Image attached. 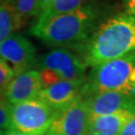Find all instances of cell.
<instances>
[{"mask_svg": "<svg viewBox=\"0 0 135 135\" xmlns=\"http://www.w3.org/2000/svg\"><path fill=\"white\" fill-rule=\"evenodd\" d=\"M104 91L123 92L135 96V50L92 67L82 86L80 97Z\"/></svg>", "mask_w": 135, "mask_h": 135, "instance_id": "obj_3", "label": "cell"}, {"mask_svg": "<svg viewBox=\"0 0 135 135\" xmlns=\"http://www.w3.org/2000/svg\"><path fill=\"white\" fill-rule=\"evenodd\" d=\"M91 116L105 115L119 111H129L135 114V96L117 91L94 93L81 98Z\"/></svg>", "mask_w": 135, "mask_h": 135, "instance_id": "obj_8", "label": "cell"}, {"mask_svg": "<svg viewBox=\"0 0 135 135\" xmlns=\"http://www.w3.org/2000/svg\"><path fill=\"white\" fill-rule=\"evenodd\" d=\"M82 60L95 67L135 50V16L115 15L99 25L81 47Z\"/></svg>", "mask_w": 135, "mask_h": 135, "instance_id": "obj_2", "label": "cell"}, {"mask_svg": "<svg viewBox=\"0 0 135 135\" xmlns=\"http://www.w3.org/2000/svg\"><path fill=\"white\" fill-rule=\"evenodd\" d=\"M85 80L86 78L77 81L61 80L51 86L42 88L37 98L43 101L52 110L60 113L80 97Z\"/></svg>", "mask_w": 135, "mask_h": 135, "instance_id": "obj_9", "label": "cell"}, {"mask_svg": "<svg viewBox=\"0 0 135 135\" xmlns=\"http://www.w3.org/2000/svg\"><path fill=\"white\" fill-rule=\"evenodd\" d=\"M4 135H33V134H28V133L20 132V131L14 130V129H10V130L5 131Z\"/></svg>", "mask_w": 135, "mask_h": 135, "instance_id": "obj_21", "label": "cell"}, {"mask_svg": "<svg viewBox=\"0 0 135 135\" xmlns=\"http://www.w3.org/2000/svg\"><path fill=\"white\" fill-rule=\"evenodd\" d=\"M86 135H107V134H102V133H96V132H89Z\"/></svg>", "mask_w": 135, "mask_h": 135, "instance_id": "obj_22", "label": "cell"}, {"mask_svg": "<svg viewBox=\"0 0 135 135\" xmlns=\"http://www.w3.org/2000/svg\"><path fill=\"white\" fill-rule=\"evenodd\" d=\"M118 135H135V115L123 126Z\"/></svg>", "mask_w": 135, "mask_h": 135, "instance_id": "obj_18", "label": "cell"}, {"mask_svg": "<svg viewBox=\"0 0 135 135\" xmlns=\"http://www.w3.org/2000/svg\"><path fill=\"white\" fill-rule=\"evenodd\" d=\"M22 26L15 8V2L5 0L0 2V43Z\"/></svg>", "mask_w": 135, "mask_h": 135, "instance_id": "obj_12", "label": "cell"}, {"mask_svg": "<svg viewBox=\"0 0 135 135\" xmlns=\"http://www.w3.org/2000/svg\"><path fill=\"white\" fill-rule=\"evenodd\" d=\"M84 1L85 0H53L52 3L36 17V20L33 24H43L55 16L77 9L82 5H84Z\"/></svg>", "mask_w": 135, "mask_h": 135, "instance_id": "obj_13", "label": "cell"}, {"mask_svg": "<svg viewBox=\"0 0 135 135\" xmlns=\"http://www.w3.org/2000/svg\"><path fill=\"white\" fill-rule=\"evenodd\" d=\"M38 0H16L15 8L19 16L21 24L23 25L31 17H36Z\"/></svg>", "mask_w": 135, "mask_h": 135, "instance_id": "obj_14", "label": "cell"}, {"mask_svg": "<svg viewBox=\"0 0 135 135\" xmlns=\"http://www.w3.org/2000/svg\"><path fill=\"white\" fill-rule=\"evenodd\" d=\"M0 58L11 64L15 75H18L34 68L36 48L23 35L13 33L0 43Z\"/></svg>", "mask_w": 135, "mask_h": 135, "instance_id": "obj_6", "label": "cell"}, {"mask_svg": "<svg viewBox=\"0 0 135 135\" xmlns=\"http://www.w3.org/2000/svg\"><path fill=\"white\" fill-rule=\"evenodd\" d=\"M87 65L80 57L66 48H54L36 58L34 68L36 70L49 69L55 71L65 81H77L85 79Z\"/></svg>", "mask_w": 135, "mask_h": 135, "instance_id": "obj_5", "label": "cell"}, {"mask_svg": "<svg viewBox=\"0 0 135 135\" xmlns=\"http://www.w3.org/2000/svg\"><path fill=\"white\" fill-rule=\"evenodd\" d=\"M134 115V113L129 111H119L105 115H90L88 133L96 132L107 135H118L123 126Z\"/></svg>", "mask_w": 135, "mask_h": 135, "instance_id": "obj_11", "label": "cell"}, {"mask_svg": "<svg viewBox=\"0 0 135 135\" xmlns=\"http://www.w3.org/2000/svg\"><path fill=\"white\" fill-rule=\"evenodd\" d=\"M14 76L15 72L12 66L0 58V99L4 98L5 90Z\"/></svg>", "mask_w": 135, "mask_h": 135, "instance_id": "obj_15", "label": "cell"}, {"mask_svg": "<svg viewBox=\"0 0 135 135\" xmlns=\"http://www.w3.org/2000/svg\"><path fill=\"white\" fill-rule=\"evenodd\" d=\"M52 1L53 0H38V2H37V9H36V17L44 9H46L49 5L52 3Z\"/></svg>", "mask_w": 135, "mask_h": 135, "instance_id": "obj_19", "label": "cell"}, {"mask_svg": "<svg viewBox=\"0 0 135 135\" xmlns=\"http://www.w3.org/2000/svg\"><path fill=\"white\" fill-rule=\"evenodd\" d=\"M11 104L5 100L0 99V130L7 131L11 129Z\"/></svg>", "mask_w": 135, "mask_h": 135, "instance_id": "obj_16", "label": "cell"}, {"mask_svg": "<svg viewBox=\"0 0 135 135\" xmlns=\"http://www.w3.org/2000/svg\"><path fill=\"white\" fill-rule=\"evenodd\" d=\"M102 12L96 5L85 4L55 16L43 24H32L30 32L55 48H81L100 25Z\"/></svg>", "mask_w": 135, "mask_h": 135, "instance_id": "obj_1", "label": "cell"}, {"mask_svg": "<svg viewBox=\"0 0 135 135\" xmlns=\"http://www.w3.org/2000/svg\"><path fill=\"white\" fill-rule=\"evenodd\" d=\"M42 88L39 71L30 69L15 75L5 90L4 98L11 105H15L37 98Z\"/></svg>", "mask_w": 135, "mask_h": 135, "instance_id": "obj_10", "label": "cell"}, {"mask_svg": "<svg viewBox=\"0 0 135 135\" xmlns=\"http://www.w3.org/2000/svg\"><path fill=\"white\" fill-rule=\"evenodd\" d=\"M4 133H5V131H3V130H0V135H4Z\"/></svg>", "mask_w": 135, "mask_h": 135, "instance_id": "obj_23", "label": "cell"}, {"mask_svg": "<svg viewBox=\"0 0 135 135\" xmlns=\"http://www.w3.org/2000/svg\"><path fill=\"white\" fill-rule=\"evenodd\" d=\"M39 74H40V79H41V83H42L43 88L51 86V85H53L55 83L62 80L61 77L55 71L49 70V69L39 70Z\"/></svg>", "mask_w": 135, "mask_h": 135, "instance_id": "obj_17", "label": "cell"}, {"mask_svg": "<svg viewBox=\"0 0 135 135\" xmlns=\"http://www.w3.org/2000/svg\"><path fill=\"white\" fill-rule=\"evenodd\" d=\"M127 14L135 16V0H124Z\"/></svg>", "mask_w": 135, "mask_h": 135, "instance_id": "obj_20", "label": "cell"}, {"mask_svg": "<svg viewBox=\"0 0 135 135\" xmlns=\"http://www.w3.org/2000/svg\"><path fill=\"white\" fill-rule=\"evenodd\" d=\"M90 113L79 97L65 110L58 113L45 135H86Z\"/></svg>", "mask_w": 135, "mask_h": 135, "instance_id": "obj_7", "label": "cell"}, {"mask_svg": "<svg viewBox=\"0 0 135 135\" xmlns=\"http://www.w3.org/2000/svg\"><path fill=\"white\" fill-rule=\"evenodd\" d=\"M58 115L39 98L11 106V129L33 135L45 134Z\"/></svg>", "mask_w": 135, "mask_h": 135, "instance_id": "obj_4", "label": "cell"}]
</instances>
